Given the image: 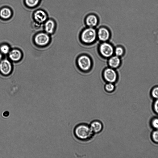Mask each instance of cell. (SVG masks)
I'll return each mask as SVG.
<instances>
[{"label": "cell", "mask_w": 158, "mask_h": 158, "mask_svg": "<svg viewBox=\"0 0 158 158\" xmlns=\"http://www.w3.org/2000/svg\"><path fill=\"white\" fill-rule=\"evenodd\" d=\"M75 137L81 141L86 142L90 140L94 135L89 125L81 123L76 125L73 130Z\"/></svg>", "instance_id": "1"}, {"label": "cell", "mask_w": 158, "mask_h": 158, "mask_svg": "<svg viewBox=\"0 0 158 158\" xmlns=\"http://www.w3.org/2000/svg\"><path fill=\"white\" fill-rule=\"evenodd\" d=\"M97 38V31L94 28L88 27L81 32V39L83 43L89 44L94 42Z\"/></svg>", "instance_id": "2"}, {"label": "cell", "mask_w": 158, "mask_h": 158, "mask_svg": "<svg viewBox=\"0 0 158 158\" xmlns=\"http://www.w3.org/2000/svg\"><path fill=\"white\" fill-rule=\"evenodd\" d=\"M78 67L83 71H87L91 68L92 62L90 57L87 55H83L79 56L77 60Z\"/></svg>", "instance_id": "3"}, {"label": "cell", "mask_w": 158, "mask_h": 158, "mask_svg": "<svg viewBox=\"0 0 158 158\" xmlns=\"http://www.w3.org/2000/svg\"><path fill=\"white\" fill-rule=\"evenodd\" d=\"M114 51L112 45L106 42H102L99 47V51L101 55L106 58H109L112 56Z\"/></svg>", "instance_id": "4"}, {"label": "cell", "mask_w": 158, "mask_h": 158, "mask_svg": "<svg viewBox=\"0 0 158 158\" xmlns=\"http://www.w3.org/2000/svg\"><path fill=\"white\" fill-rule=\"evenodd\" d=\"M103 75L104 79L107 82L114 83L117 79V74L114 69L110 67L104 70Z\"/></svg>", "instance_id": "5"}, {"label": "cell", "mask_w": 158, "mask_h": 158, "mask_svg": "<svg viewBox=\"0 0 158 158\" xmlns=\"http://www.w3.org/2000/svg\"><path fill=\"white\" fill-rule=\"evenodd\" d=\"M49 41V36L47 34L44 33H39L34 38L35 44L39 46H45L48 43Z\"/></svg>", "instance_id": "6"}, {"label": "cell", "mask_w": 158, "mask_h": 158, "mask_svg": "<svg viewBox=\"0 0 158 158\" xmlns=\"http://www.w3.org/2000/svg\"><path fill=\"white\" fill-rule=\"evenodd\" d=\"M110 36V31L105 27H101L97 31V38L102 42H106L109 39Z\"/></svg>", "instance_id": "7"}, {"label": "cell", "mask_w": 158, "mask_h": 158, "mask_svg": "<svg viewBox=\"0 0 158 158\" xmlns=\"http://www.w3.org/2000/svg\"><path fill=\"white\" fill-rule=\"evenodd\" d=\"M85 21L87 27L94 28L98 24L99 19L96 15L91 14L85 17Z\"/></svg>", "instance_id": "8"}, {"label": "cell", "mask_w": 158, "mask_h": 158, "mask_svg": "<svg viewBox=\"0 0 158 158\" xmlns=\"http://www.w3.org/2000/svg\"><path fill=\"white\" fill-rule=\"evenodd\" d=\"M12 66L10 62L7 60H4L0 62V71L4 75L9 74L11 71Z\"/></svg>", "instance_id": "9"}, {"label": "cell", "mask_w": 158, "mask_h": 158, "mask_svg": "<svg viewBox=\"0 0 158 158\" xmlns=\"http://www.w3.org/2000/svg\"><path fill=\"white\" fill-rule=\"evenodd\" d=\"M89 126L94 134L100 133L102 131L103 127L102 123L98 120H95L91 122Z\"/></svg>", "instance_id": "10"}, {"label": "cell", "mask_w": 158, "mask_h": 158, "mask_svg": "<svg viewBox=\"0 0 158 158\" xmlns=\"http://www.w3.org/2000/svg\"><path fill=\"white\" fill-rule=\"evenodd\" d=\"M34 18L36 22L41 23L45 22L47 19V15L44 11L38 10L34 14Z\"/></svg>", "instance_id": "11"}, {"label": "cell", "mask_w": 158, "mask_h": 158, "mask_svg": "<svg viewBox=\"0 0 158 158\" xmlns=\"http://www.w3.org/2000/svg\"><path fill=\"white\" fill-rule=\"evenodd\" d=\"M120 57L116 55L112 56L109 58L108 63L110 67L114 69L118 68L121 64Z\"/></svg>", "instance_id": "12"}, {"label": "cell", "mask_w": 158, "mask_h": 158, "mask_svg": "<svg viewBox=\"0 0 158 158\" xmlns=\"http://www.w3.org/2000/svg\"><path fill=\"white\" fill-rule=\"evenodd\" d=\"M9 56L12 61H18L21 58L22 54L19 50L14 49L9 52Z\"/></svg>", "instance_id": "13"}, {"label": "cell", "mask_w": 158, "mask_h": 158, "mask_svg": "<svg viewBox=\"0 0 158 158\" xmlns=\"http://www.w3.org/2000/svg\"><path fill=\"white\" fill-rule=\"evenodd\" d=\"M12 15L11 10L8 7H3L0 10V17L2 19H8L11 17Z\"/></svg>", "instance_id": "14"}, {"label": "cell", "mask_w": 158, "mask_h": 158, "mask_svg": "<svg viewBox=\"0 0 158 158\" xmlns=\"http://www.w3.org/2000/svg\"><path fill=\"white\" fill-rule=\"evenodd\" d=\"M55 26V22L52 20L47 21L44 24V29L46 32L51 34L53 32Z\"/></svg>", "instance_id": "15"}, {"label": "cell", "mask_w": 158, "mask_h": 158, "mask_svg": "<svg viewBox=\"0 0 158 158\" xmlns=\"http://www.w3.org/2000/svg\"><path fill=\"white\" fill-rule=\"evenodd\" d=\"M104 89L106 92L111 93L114 91L115 86L113 83L107 82L105 84Z\"/></svg>", "instance_id": "16"}, {"label": "cell", "mask_w": 158, "mask_h": 158, "mask_svg": "<svg viewBox=\"0 0 158 158\" xmlns=\"http://www.w3.org/2000/svg\"><path fill=\"white\" fill-rule=\"evenodd\" d=\"M40 0H25L26 6L29 7H34L39 3Z\"/></svg>", "instance_id": "17"}, {"label": "cell", "mask_w": 158, "mask_h": 158, "mask_svg": "<svg viewBox=\"0 0 158 158\" xmlns=\"http://www.w3.org/2000/svg\"><path fill=\"white\" fill-rule=\"evenodd\" d=\"M124 52V50L122 47L117 46L114 49V53L115 55L119 57L122 56Z\"/></svg>", "instance_id": "18"}, {"label": "cell", "mask_w": 158, "mask_h": 158, "mask_svg": "<svg viewBox=\"0 0 158 158\" xmlns=\"http://www.w3.org/2000/svg\"><path fill=\"white\" fill-rule=\"evenodd\" d=\"M0 50L1 52L4 54H6L10 52L9 46L6 44L3 45L0 48Z\"/></svg>", "instance_id": "19"}, {"label": "cell", "mask_w": 158, "mask_h": 158, "mask_svg": "<svg viewBox=\"0 0 158 158\" xmlns=\"http://www.w3.org/2000/svg\"><path fill=\"white\" fill-rule=\"evenodd\" d=\"M151 94L154 98L156 99H158V86L155 87L152 89Z\"/></svg>", "instance_id": "20"}, {"label": "cell", "mask_w": 158, "mask_h": 158, "mask_svg": "<svg viewBox=\"0 0 158 158\" xmlns=\"http://www.w3.org/2000/svg\"><path fill=\"white\" fill-rule=\"evenodd\" d=\"M152 138L154 142L158 143V129H155L153 131L152 134Z\"/></svg>", "instance_id": "21"}, {"label": "cell", "mask_w": 158, "mask_h": 158, "mask_svg": "<svg viewBox=\"0 0 158 158\" xmlns=\"http://www.w3.org/2000/svg\"><path fill=\"white\" fill-rule=\"evenodd\" d=\"M151 125L155 129H158V118H155L152 119Z\"/></svg>", "instance_id": "22"}, {"label": "cell", "mask_w": 158, "mask_h": 158, "mask_svg": "<svg viewBox=\"0 0 158 158\" xmlns=\"http://www.w3.org/2000/svg\"><path fill=\"white\" fill-rule=\"evenodd\" d=\"M153 108L155 112L158 114V99H156L153 105Z\"/></svg>", "instance_id": "23"}, {"label": "cell", "mask_w": 158, "mask_h": 158, "mask_svg": "<svg viewBox=\"0 0 158 158\" xmlns=\"http://www.w3.org/2000/svg\"><path fill=\"white\" fill-rule=\"evenodd\" d=\"M2 56L1 53H0V60L2 59Z\"/></svg>", "instance_id": "24"}]
</instances>
